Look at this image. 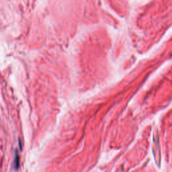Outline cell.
Listing matches in <instances>:
<instances>
[{
  "mask_svg": "<svg viewBox=\"0 0 172 172\" xmlns=\"http://www.w3.org/2000/svg\"><path fill=\"white\" fill-rule=\"evenodd\" d=\"M18 141H19V147H20V151H22V142H21L20 139H19V140H18Z\"/></svg>",
  "mask_w": 172,
  "mask_h": 172,
  "instance_id": "obj_2",
  "label": "cell"
},
{
  "mask_svg": "<svg viewBox=\"0 0 172 172\" xmlns=\"http://www.w3.org/2000/svg\"><path fill=\"white\" fill-rule=\"evenodd\" d=\"M20 167V156L17 149L14 150V167L15 170H18Z\"/></svg>",
  "mask_w": 172,
  "mask_h": 172,
  "instance_id": "obj_1",
  "label": "cell"
}]
</instances>
